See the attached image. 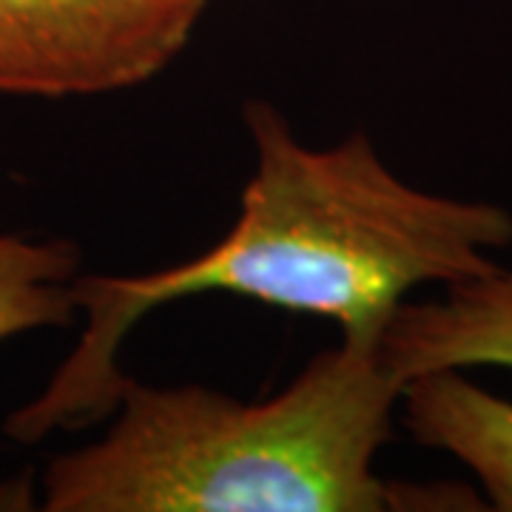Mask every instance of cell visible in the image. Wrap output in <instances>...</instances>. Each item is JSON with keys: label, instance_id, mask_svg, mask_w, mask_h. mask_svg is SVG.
<instances>
[{"label": "cell", "instance_id": "1", "mask_svg": "<svg viewBox=\"0 0 512 512\" xmlns=\"http://www.w3.org/2000/svg\"><path fill=\"white\" fill-rule=\"evenodd\" d=\"M256 165L228 237L197 259L140 276L80 274V345L35 402L6 421V436L40 441L117 407L126 376L117 350L160 305L234 293L339 322L342 336H373L421 285H453L498 268L512 245V214L495 202L453 200L399 180L365 134L308 148L268 103L245 106Z\"/></svg>", "mask_w": 512, "mask_h": 512}, {"label": "cell", "instance_id": "2", "mask_svg": "<svg viewBox=\"0 0 512 512\" xmlns=\"http://www.w3.org/2000/svg\"><path fill=\"white\" fill-rule=\"evenodd\" d=\"M373 336H342L265 402L126 379L109 433L43 473L46 512H384L376 473L402 382Z\"/></svg>", "mask_w": 512, "mask_h": 512}, {"label": "cell", "instance_id": "3", "mask_svg": "<svg viewBox=\"0 0 512 512\" xmlns=\"http://www.w3.org/2000/svg\"><path fill=\"white\" fill-rule=\"evenodd\" d=\"M208 0H0V94L140 86L188 46Z\"/></svg>", "mask_w": 512, "mask_h": 512}, {"label": "cell", "instance_id": "4", "mask_svg": "<svg viewBox=\"0 0 512 512\" xmlns=\"http://www.w3.org/2000/svg\"><path fill=\"white\" fill-rule=\"evenodd\" d=\"M379 356L402 382L433 370H512V271L444 285L441 299L399 302L379 330Z\"/></svg>", "mask_w": 512, "mask_h": 512}, {"label": "cell", "instance_id": "5", "mask_svg": "<svg viewBox=\"0 0 512 512\" xmlns=\"http://www.w3.org/2000/svg\"><path fill=\"white\" fill-rule=\"evenodd\" d=\"M399 404L413 439L461 461L490 507L512 512V402L464 370H433L404 384Z\"/></svg>", "mask_w": 512, "mask_h": 512}, {"label": "cell", "instance_id": "6", "mask_svg": "<svg viewBox=\"0 0 512 512\" xmlns=\"http://www.w3.org/2000/svg\"><path fill=\"white\" fill-rule=\"evenodd\" d=\"M80 251L66 239L0 234V342L37 328H69L77 305Z\"/></svg>", "mask_w": 512, "mask_h": 512}]
</instances>
